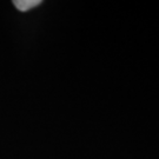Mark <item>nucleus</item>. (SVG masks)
I'll list each match as a JSON object with an SVG mask.
<instances>
[{
    "label": "nucleus",
    "mask_w": 159,
    "mask_h": 159,
    "mask_svg": "<svg viewBox=\"0 0 159 159\" xmlns=\"http://www.w3.org/2000/svg\"><path fill=\"white\" fill-rule=\"evenodd\" d=\"M40 4H41L40 0H14L13 1V5L21 12L29 11L33 7H37Z\"/></svg>",
    "instance_id": "obj_1"
}]
</instances>
